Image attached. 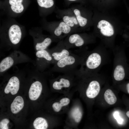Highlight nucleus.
<instances>
[{
    "label": "nucleus",
    "mask_w": 129,
    "mask_h": 129,
    "mask_svg": "<svg viewBox=\"0 0 129 129\" xmlns=\"http://www.w3.org/2000/svg\"><path fill=\"white\" fill-rule=\"evenodd\" d=\"M43 84L39 80H36L31 85L28 94L29 98L32 100L37 99L41 93Z\"/></svg>",
    "instance_id": "13"
},
{
    "label": "nucleus",
    "mask_w": 129,
    "mask_h": 129,
    "mask_svg": "<svg viewBox=\"0 0 129 129\" xmlns=\"http://www.w3.org/2000/svg\"><path fill=\"white\" fill-rule=\"evenodd\" d=\"M9 122V121L7 118L2 119L0 122V129H8V124Z\"/></svg>",
    "instance_id": "23"
},
{
    "label": "nucleus",
    "mask_w": 129,
    "mask_h": 129,
    "mask_svg": "<svg viewBox=\"0 0 129 129\" xmlns=\"http://www.w3.org/2000/svg\"><path fill=\"white\" fill-rule=\"evenodd\" d=\"M43 20V28L49 32L58 42L70 34L76 33L62 20L52 22H48L45 20Z\"/></svg>",
    "instance_id": "3"
},
{
    "label": "nucleus",
    "mask_w": 129,
    "mask_h": 129,
    "mask_svg": "<svg viewBox=\"0 0 129 129\" xmlns=\"http://www.w3.org/2000/svg\"><path fill=\"white\" fill-rule=\"evenodd\" d=\"M124 68L120 64H117L115 67L113 72V76L115 80L117 81L123 80L125 76Z\"/></svg>",
    "instance_id": "18"
},
{
    "label": "nucleus",
    "mask_w": 129,
    "mask_h": 129,
    "mask_svg": "<svg viewBox=\"0 0 129 129\" xmlns=\"http://www.w3.org/2000/svg\"><path fill=\"white\" fill-rule=\"evenodd\" d=\"M104 98L106 102L109 105L114 104L117 100L115 95L110 89H108L105 91L104 94Z\"/></svg>",
    "instance_id": "20"
},
{
    "label": "nucleus",
    "mask_w": 129,
    "mask_h": 129,
    "mask_svg": "<svg viewBox=\"0 0 129 129\" xmlns=\"http://www.w3.org/2000/svg\"><path fill=\"white\" fill-rule=\"evenodd\" d=\"M71 116L75 123L80 122L82 116V113L80 108L78 107H74L71 112Z\"/></svg>",
    "instance_id": "22"
},
{
    "label": "nucleus",
    "mask_w": 129,
    "mask_h": 129,
    "mask_svg": "<svg viewBox=\"0 0 129 129\" xmlns=\"http://www.w3.org/2000/svg\"><path fill=\"white\" fill-rule=\"evenodd\" d=\"M24 105V101L22 97L18 96L14 99L11 106V110L14 114L18 113L23 108Z\"/></svg>",
    "instance_id": "16"
},
{
    "label": "nucleus",
    "mask_w": 129,
    "mask_h": 129,
    "mask_svg": "<svg viewBox=\"0 0 129 129\" xmlns=\"http://www.w3.org/2000/svg\"><path fill=\"white\" fill-rule=\"evenodd\" d=\"M0 33L1 46L6 50H16L24 35L23 28L16 22H10Z\"/></svg>",
    "instance_id": "1"
},
{
    "label": "nucleus",
    "mask_w": 129,
    "mask_h": 129,
    "mask_svg": "<svg viewBox=\"0 0 129 129\" xmlns=\"http://www.w3.org/2000/svg\"><path fill=\"white\" fill-rule=\"evenodd\" d=\"M68 1H76L77 0H67Z\"/></svg>",
    "instance_id": "26"
},
{
    "label": "nucleus",
    "mask_w": 129,
    "mask_h": 129,
    "mask_svg": "<svg viewBox=\"0 0 129 129\" xmlns=\"http://www.w3.org/2000/svg\"><path fill=\"white\" fill-rule=\"evenodd\" d=\"M57 16L64 23L78 32L81 28L75 15L71 8L66 9H58L55 10Z\"/></svg>",
    "instance_id": "7"
},
{
    "label": "nucleus",
    "mask_w": 129,
    "mask_h": 129,
    "mask_svg": "<svg viewBox=\"0 0 129 129\" xmlns=\"http://www.w3.org/2000/svg\"><path fill=\"white\" fill-rule=\"evenodd\" d=\"M35 68L43 72L51 64H54L53 58L46 49L36 51Z\"/></svg>",
    "instance_id": "6"
},
{
    "label": "nucleus",
    "mask_w": 129,
    "mask_h": 129,
    "mask_svg": "<svg viewBox=\"0 0 129 129\" xmlns=\"http://www.w3.org/2000/svg\"><path fill=\"white\" fill-rule=\"evenodd\" d=\"M33 125L35 129H46L48 127L47 120L41 117L36 118L33 122Z\"/></svg>",
    "instance_id": "21"
},
{
    "label": "nucleus",
    "mask_w": 129,
    "mask_h": 129,
    "mask_svg": "<svg viewBox=\"0 0 129 129\" xmlns=\"http://www.w3.org/2000/svg\"><path fill=\"white\" fill-rule=\"evenodd\" d=\"M20 81L19 78L16 75L12 76L9 79L4 89L6 94L11 92L14 95L17 93L20 88Z\"/></svg>",
    "instance_id": "11"
},
{
    "label": "nucleus",
    "mask_w": 129,
    "mask_h": 129,
    "mask_svg": "<svg viewBox=\"0 0 129 129\" xmlns=\"http://www.w3.org/2000/svg\"><path fill=\"white\" fill-rule=\"evenodd\" d=\"M71 9L75 15L80 27L83 28L87 24L88 20L83 15L80 9L78 7H75Z\"/></svg>",
    "instance_id": "17"
},
{
    "label": "nucleus",
    "mask_w": 129,
    "mask_h": 129,
    "mask_svg": "<svg viewBox=\"0 0 129 129\" xmlns=\"http://www.w3.org/2000/svg\"><path fill=\"white\" fill-rule=\"evenodd\" d=\"M100 29L101 33L104 36L110 37L113 36L114 31L113 27L108 22L102 20L100 21L97 26Z\"/></svg>",
    "instance_id": "15"
},
{
    "label": "nucleus",
    "mask_w": 129,
    "mask_h": 129,
    "mask_svg": "<svg viewBox=\"0 0 129 129\" xmlns=\"http://www.w3.org/2000/svg\"><path fill=\"white\" fill-rule=\"evenodd\" d=\"M70 102V99L67 97L61 99L58 102H55L52 105L54 111L56 112H59L64 107L68 105Z\"/></svg>",
    "instance_id": "19"
},
{
    "label": "nucleus",
    "mask_w": 129,
    "mask_h": 129,
    "mask_svg": "<svg viewBox=\"0 0 129 129\" xmlns=\"http://www.w3.org/2000/svg\"><path fill=\"white\" fill-rule=\"evenodd\" d=\"M48 50L52 56L54 64L61 59L69 55L71 52L67 48L65 45L63 40L58 42L54 47Z\"/></svg>",
    "instance_id": "9"
},
{
    "label": "nucleus",
    "mask_w": 129,
    "mask_h": 129,
    "mask_svg": "<svg viewBox=\"0 0 129 129\" xmlns=\"http://www.w3.org/2000/svg\"><path fill=\"white\" fill-rule=\"evenodd\" d=\"M41 10L39 11L40 15L43 16H46L54 11L53 8L54 0H37Z\"/></svg>",
    "instance_id": "12"
},
{
    "label": "nucleus",
    "mask_w": 129,
    "mask_h": 129,
    "mask_svg": "<svg viewBox=\"0 0 129 129\" xmlns=\"http://www.w3.org/2000/svg\"><path fill=\"white\" fill-rule=\"evenodd\" d=\"M100 89V86L99 82L95 80L90 81L86 91L87 97L90 99L95 97L98 94Z\"/></svg>",
    "instance_id": "14"
},
{
    "label": "nucleus",
    "mask_w": 129,
    "mask_h": 129,
    "mask_svg": "<svg viewBox=\"0 0 129 129\" xmlns=\"http://www.w3.org/2000/svg\"><path fill=\"white\" fill-rule=\"evenodd\" d=\"M30 63L35 66L33 60L20 51L14 50L9 55L3 59L0 62V74L5 73L12 67L19 64Z\"/></svg>",
    "instance_id": "4"
},
{
    "label": "nucleus",
    "mask_w": 129,
    "mask_h": 129,
    "mask_svg": "<svg viewBox=\"0 0 129 129\" xmlns=\"http://www.w3.org/2000/svg\"><path fill=\"white\" fill-rule=\"evenodd\" d=\"M82 62L81 56L76 53L69 55L56 62L50 71L64 73L75 71L78 69Z\"/></svg>",
    "instance_id": "2"
},
{
    "label": "nucleus",
    "mask_w": 129,
    "mask_h": 129,
    "mask_svg": "<svg viewBox=\"0 0 129 129\" xmlns=\"http://www.w3.org/2000/svg\"><path fill=\"white\" fill-rule=\"evenodd\" d=\"M126 88L127 91L129 94V83H127V84Z\"/></svg>",
    "instance_id": "24"
},
{
    "label": "nucleus",
    "mask_w": 129,
    "mask_h": 129,
    "mask_svg": "<svg viewBox=\"0 0 129 129\" xmlns=\"http://www.w3.org/2000/svg\"><path fill=\"white\" fill-rule=\"evenodd\" d=\"M23 1V0H9L10 8L6 12L12 16L21 14L25 11Z\"/></svg>",
    "instance_id": "10"
},
{
    "label": "nucleus",
    "mask_w": 129,
    "mask_h": 129,
    "mask_svg": "<svg viewBox=\"0 0 129 129\" xmlns=\"http://www.w3.org/2000/svg\"><path fill=\"white\" fill-rule=\"evenodd\" d=\"M126 115L129 118V111H127L126 113Z\"/></svg>",
    "instance_id": "25"
},
{
    "label": "nucleus",
    "mask_w": 129,
    "mask_h": 129,
    "mask_svg": "<svg viewBox=\"0 0 129 129\" xmlns=\"http://www.w3.org/2000/svg\"><path fill=\"white\" fill-rule=\"evenodd\" d=\"M29 33L33 38L35 51L47 49L52 42H58L51 35L43 34L42 29L40 28H36L30 30Z\"/></svg>",
    "instance_id": "5"
},
{
    "label": "nucleus",
    "mask_w": 129,
    "mask_h": 129,
    "mask_svg": "<svg viewBox=\"0 0 129 129\" xmlns=\"http://www.w3.org/2000/svg\"><path fill=\"white\" fill-rule=\"evenodd\" d=\"M77 70L64 73L63 75L59 76L52 82L53 88L55 90H59L71 87L74 83V76L77 75Z\"/></svg>",
    "instance_id": "8"
}]
</instances>
